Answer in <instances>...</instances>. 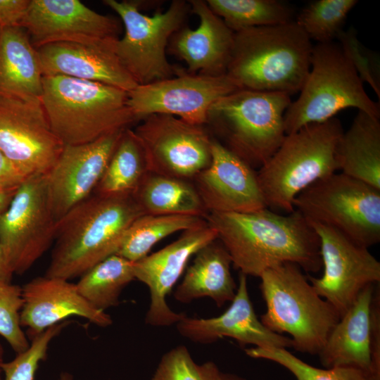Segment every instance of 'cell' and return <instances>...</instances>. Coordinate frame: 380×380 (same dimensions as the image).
<instances>
[{
	"label": "cell",
	"instance_id": "1",
	"mask_svg": "<svg viewBox=\"0 0 380 380\" xmlns=\"http://www.w3.org/2000/svg\"><path fill=\"white\" fill-rule=\"evenodd\" d=\"M228 251L234 267L260 277L284 262L306 272L322 267L319 236L297 210L281 215L265 208L250 213H210L205 217Z\"/></svg>",
	"mask_w": 380,
	"mask_h": 380
},
{
	"label": "cell",
	"instance_id": "2",
	"mask_svg": "<svg viewBox=\"0 0 380 380\" xmlns=\"http://www.w3.org/2000/svg\"><path fill=\"white\" fill-rule=\"evenodd\" d=\"M144 215L133 194H94L57 222L45 276L70 280L116 254L130 225Z\"/></svg>",
	"mask_w": 380,
	"mask_h": 380
},
{
	"label": "cell",
	"instance_id": "3",
	"mask_svg": "<svg viewBox=\"0 0 380 380\" xmlns=\"http://www.w3.org/2000/svg\"><path fill=\"white\" fill-rule=\"evenodd\" d=\"M313 46L295 22L234 32L226 74L240 89L298 92L310 71Z\"/></svg>",
	"mask_w": 380,
	"mask_h": 380
},
{
	"label": "cell",
	"instance_id": "4",
	"mask_svg": "<svg viewBox=\"0 0 380 380\" xmlns=\"http://www.w3.org/2000/svg\"><path fill=\"white\" fill-rule=\"evenodd\" d=\"M42 82V106L64 145L89 143L138 120L121 89L64 75L44 76Z\"/></svg>",
	"mask_w": 380,
	"mask_h": 380
},
{
	"label": "cell",
	"instance_id": "5",
	"mask_svg": "<svg viewBox=\"0 0 380 380\" xmlns=\"http://www.w3.org/2000/svg\"><path fill=\"white\" fill-rule=\"evenodd\" d=\"M343 132L340 120L333 118L286 134L275 153L256 172L267 207L290 213L299 193L336 172L338 147Z\"/></svg>",
	"mask_w": 380,
	"mask_h": 380
},
{
	"label": "cell",
	"instance_id": "6",
	"mask_svg": "<svg viewBox=\"0 0 380 380\" xmlns=\"http://www.w3.org/2000/svg\"><path fill=\"white\" fill-rule=\"evenodd\" d=\"M260 289L266 304L260 321L272 332L291 336L296 350L317 355L340 316L315 291L296 264L284 262L265 270Z\"/></svg>",
	"mask_w": 380,
	"mask_h": 380
},
{
	"label": "cell",
	"instance_id": "7",
	"mask_svg": "<svg viewBox=\"0 0 380 380\" xmlns=\"http://www.w3.org/2000/svg\"><path fill=\"white\" fill-rule=\"evenodd\" d=\"M299 92L284 113L286 134L335 118L348 108L380 117L379 103L367 95L351 62L334 42L313 46L310 71Z\"/></svg>",
	"mask_w": 380,
	"mask_h": 380
},
{
	"label": "cell",
	"instance_id": "8",
	"mask_svg": "<svg viewBox=\"0 0 380 380\" xmlns=\"http://www.w3.org/2000/svg\"><path fill=\"white\" fill-rule=\"evenodd\" d=\"M291 101L285 93L239 89L213 104L208 123L226 148L253 169L260 168L286 135L284 116Z\"/></svg>",
	"mask_w": 380,
	"mask_h": 380
},
{
	"label": "cell",
	"instance_id": "9",
	"mask_svg": "<svg viewBox=\"0 0 380 380\" xmlns=\"http://www.w3.org/2000/svg\"><path fill=\"white\" fill-rule=\"evenodd\" d=\"M293 205L309 222L331 227L360 246L380 241V190L342 172L313 182Z\"/></svg>",
	"mask_w": 380,
	"mask_h": 380
},
{
	"label": "cell",
	"instance_id": "10",
	"mask_svg": "<svg viewBox=\"0 0 380 380\" xmlns=\"http://www.w3.org/2000/svg\"><path fill=\"white\" fill-rule=\"evenodd\" d=\"M122 20L125 34L115 44L117 56L137 84H146L177 75L166 53L172 36L184 25L191 11L189 1L174 0L167 9L148 15L134 1L105 0Z\"/></svg>",
	"mask_w": 380,
	"mask_h": 380
},
{
	"label": "cell",
	"instance_id": "11",
	"mask_svg": "<svg viewBox=\"0 0 380 380\" xmlns=\"http://www.w3.org/2000/svg\"><path fill=\"white\" fill-rule=\"evenodd\" d=\"M56 226L44 175L27 177L0 217V246L13 274L27 272L47 251Z\"/></svg>",
	"mask_w": 380,
	"mask_h": 380
},
{
	"label": "cell",
	"instance_id": "12",
	"mask_svg": "<svg viewBox=\"0 0 380 380\" xmlns=\"http://www.w3.org/2000/svg\"><path fill=\"white\" fill-rule=\"evenodd\" d=\"M134 130L148 171L192 181L212 160V139L203 125L165 114H151Z\"/></svg>",
	"mask_w": 380,
	"mask_h": 380
},
{
	"label": "cell",
	"instance_id": "13",
	"mask_svg": "<svg viewBox=\"0 0 380 380\" xmlns=\"http://www.w3.org/2000/svg\"><path fill=\"white\" fill-rule=\"evenodd\" d=\"M239 89L227 74L211 76L178 71L174 77L138 84L128 92V104L138 120L151 114H165L205 126L213 104Z\"/></svg>",
	"mask_w": 380,
	"mask_h": 380
},
{
	"label": "cell",
	"instance_id": "14",
	"mask_svg": "<svg viewBox=\"0 0 380 380\" xmlns=\"http://www.w3.org/2000/svg\"><path fill=\"white\" fill-rule=\"evenodd\" d=\"M309 222L319 239L324 271L319 278L310 275L307 278L341 317L366 286L379 283L380 262L369 248L356 244L337 230Z\"/></svg>",
	"mask_w": 380,
	"mask_h": 380
},
{
	"label": "cell",
	"instance_id": "15",
	"mask_svg": "<svg viewBox=\"0 0 380 380\" xmlns=\"http://www.w3.org/2000/svg\"><path fill=\"white\" fill-rule=\"evenodd\" d=\"M379 286H366L334 326L318 354L324 367H350L380 380Z\"/></svg>",
	"mask_w": 380,
	"mask_h": 380
},
{
	"label": "cell",
	"instance_id": "16",
	"mask_svg": "<svg viewBox=\"0 0 380 380\" xmlns=\"http://www.w3.org/2000/svg\"><path fill=\"white\" fill-rule=\"evenodd\" d=\"M63 147L41 100L0 97V151L21 173L46 175Z\"/></svg>",
	"mask_w": 380,
	"mask_h": 380
},
{
	"label": "cell",
	"instance_id": "17",
	"mask_svg": "<svg viewBox=\"0 0 380 380\" xmlns=\"http://www.w3.org/2000/svg\"><path fill=\"white\" fill-rule=\"evenodd\" d=\"M124 129L89 143L64 145L44 175L49 205L57 222L94 191Z\"/></svg>",
	"mask_w": 380,
	"mask_h": 380
},
{
	"label": "cell",
	"instance_id": "18",
	"mask_svg": "<svg viewBox=\"0 0 380 380\" xmlns=\"http://www.w3.org/2000/svg\"><path fill=\"white\" fill-rule=\"evenodd\" d=\"M217 238L208 223L184 231L175 241L158 251L133 262L135 279L146 284L150 305L145 322L153 327L177 324L186 315L172 311L165 298L183 273L189 259L201 248Z\"/></svg>",
	"mask_w": 380,
	"mask_h": 380
},
{
	"label": "cell",
	"instance_id": "19",
	"mask_svg": "<svg viewBox=\"0 0 380 380\" xmlns=\"http://www.w3.org/2000/svg\"><path fill=\"white\" fill-rule=\"evenodd\" d=\"M211 149L210 165L192 180L207 212L250 213L267 208L254 169L216 139Z\"/></svg>",
	"mask_w": 380,
	"mask_h": 380
},
{
	"label": "cell",
	"instance_id": "20",
	"mask_svg": "<svg viewBox=\"0 0 380 380\" xmlns=\"http://www.w3.org/2000/svg\"><path fill=\"white\" fill-rule=\"evenodd\" d=\"M20 27L37 49L58 42H90L118 37L119 23L78 0H31Z\"/></svg>",
	"mask_w": 380,
	"mask_h": 380
},
{
	"label": "cell",
	"instance_id": "21",
	"mask_svg": "<svg viewBox=\"0 0 380 380\" xmlns=\"http://www.w3.org/2000/svg\"><path fill=\"white\" fill-rule=\"evenodd\" d=\"M118 39L42 45L37 51L43 76L64 75L108 84L129 92L138 84L117 56Z\"/></svg>",
	"mask_w": 380,
	"mask_h": 380
},
{
	"label": "cell",
	"instance_id": "22",
	"mask_svg": "<svg viewBox=\"0 0 380 380\" xmlns=\"http://www.w3.org/2000/svg\"><path fill=\"white\" fill-rule=\"evenodd\" d=\"M176 326L182 336L203 344L230 337L241 346L253 345L262 348L293 346L289 337L272 332L258 318L250 299L247 276L241 272L234 298L224 312L208 319L186 316Z\"/></svg>",
	"mask_w": 380,
	"mask_h": 380
},
{
	"label": "cell",
	"instance_id": "23",
	"mask_svg": "<svg viewBox=\"0 0 380 380\" xmlns=\"http://www.w3.org/2000/svg\"><path fill=\"white\" fill-rule=\"evenodd\" d=\"M22 291L20 324L27 328L30 338L71 316L84 318L101 327L113 322L109 315L91 305L70 280L37 277L22 286Z\"/></svg>",
	"mask_w": 380,
	"mask_h": 380
},
{
	"label": "cell",
	"instance_id": "24",
	"mask_svg": "<svg viewBox=\"0 0 380 380\" xmlns=\"http://www.w3.org/2000/svg\"><path fill=\"white\" fill-rule=\"evenodd\" d=\"M191 11L199 18L196 29L182 27L170 38L168 49L183 60L189 74L225 75L234 32L215 14L206 1L190 0Z\"/></svg>",
	"mask_w": 380,
	"mask_h": 380
},
{
	"label": "cell",
	"instance_id": "25",
	"mask_svg": "<svg viewBox=\"0 0 380 380\" xmlns=\"http://www.w3.org/2000/svg\"><path fill=\"white\" fill-rule=\"evenodd\" d=\"M43 73L37 49L21 27L0 34V97L41 100Z\"/></svg>",
	"mask_w": 380,
	"mask_h": 380
},
{
	"label": "cell",
	"instance_id": "26",
	"mask_svg": "<svg viewBox=\"0 0 380 380\" xmlns=\"http://www.w3.org/2000/svg\"><path fill=\"white\" fill-rule=\"evenodd\" d=\"M194 255L192 264L175 291V298L188 303L199 298L208 297L218 307L232 302L237 285L231 273V256L222 243L217 238Z\"/></svg>",
	"mask_w": 380,
	"mask_h": 380
},
{
	"label": "cell",
	"instance_id": "27",
	"mask_svg": "<svg viewBox=\"0 0 380 380\" xmlns=\"http://www.w3.org/2000/svg\"><path fill=\"white\" fill-rule=\"evenodd\" d=\"M338 170L380 190L379 118L358 110L338 147Z\"/></svg>",
	"mask_w": 380,
	"mask_h": 380
},
{
	"label": "cell",
	"instance_id": "28",
	"mask_svg": "<svg viewBox=\"0 0 380 380\" xmlns=\"http://www.w3.org/2000/svg\"><path fill=\"white\" fill-rule=\"evenodd\" d=\"M133 195L144 214L193 215L208 213L191 181L148 171Z\"/></svg>",
	"mask_w": 380,
	"mask_h": 380
},
{
	"label": "cell",
	"instance_id": "29",
	"mask_svg": "<svg viewBox=\"0 0 380 380\" xmlns=\"http://www.w3.org/2000/svg\"><path fill=\"white\" fill-rule=\"evenodd\" d=\"M148 172L144 151L134 130H123L94 194H133Z\"/></svg>",
	"mask_w": 380,
	"mask_h": 380
},
{
	"label": "cell",
	"instance_id": "30",
	"mask_svg": "<svg viewBox=\"0 0 380 380\" xmlns=\"http://www.w3.org/2000/svg\"><path fill=\"white\" fill-rule=\"evenodd\" d=\"M134 279L133 262L114 254L83 274L75 284L91 305L105 312L119 304L121 292Z\"/></svg>",
	"mask_w": 380,
	"mask_h": 380
},
{
	"label": "cell",
	"instance_id": "31",
	"mask_svg": "<svg viewBox=\"0 0 380 380\" xmlns=\"http://www.w3.org/2000/svg\"><path fill=\"white\" fill-rule=\"evenodd\" d=\"M206 223L205 218L193 215H142L128 228L116 254L135 262L165 237Z\"/></svg>",
	"mask_w": 380,
	"mask_h": 380
},
{
	"label": "cell",
	"instance_id": "32",
	"mask_svg": "<svg viewBox=\"0 0 380 380\" xmlns=\"http://www.w3.org/2000/svg\"><path fill=\"white\" fill-rule=\"evenodd\" d=\"M234 32L290 22L293 9L281 0H206Z\"/></svg>",
	"mask_w": 380,
	"mask_h": 380
},
{
	"label": "cell",
	"instance_id": "33",
	"mask_svg": "<svg viewBox=\"0 0 380 380\" xmlns=\"http://www.w3.org/2000/svg\"><path fill=\"white\" fill-rule=\"evenodd\" d=\"M357 3L356 0H316L303 8L294 20L310 40L333 42L343 30L348 14Z\"/></svg>",
	"mask_w": 380,
	"mask_h": 380
},
{
	"label": "cell",
	"instance_id": "34",
	"mask_svg": "<svg viewBox=\"0 0 380 380\" xmlns=\"http://www.w3.org/2000/svg\"><path fill=\"white\" fill-rule=\"evenodd\" d=\"M245 352L251 357L277 363L289 370L296 380H368L362 372L350 367L320 369L313 367L286 348L254 347L246 349Z\"/></svg>",
	"mask_w": 380,
	"mask_h": 380
},
{
	"label": "cell",
	"instance_id": "35",
	"mask_svg": "<svg viewBox=\"0 0 380 380\" xmlns=\"http://www.w3.org/2000/svg\"><path fill=\"white\" fill-rule=\"evenodd\" d=\"M220 371L212 361L198 365L184 346L165 353L151 380H218Z\"/></svg>",
	"mask_w": 380,
	"mask_h": 380
},
{
	"label": "cell",
	"instance_id": "36",
	"mask_svg": "<svg viewBox=\"0 0 380 380\" xmlns=\"http://www.w3.org/2000/svg\"><path fill=\"white\" fill-rule=\"evenodd\" d=\"M69 324L62 322L32 337L26 350L4 363V380H34L39 363L47 357L51 342Z\"/></svg>",
	"mask_w": 380,
	"mask_h": 380
},
{
	"label": "cell",
	"instance_id": "37",
	"mask_svg": "<svg viewBox=\"0 0 380 380\" xmlns=\"http://www.w3.org/2000/svg\"><path fill=\"white\" fill-rule=\"evenodd\" d=\"M23 306L22 286L0 282V335L16 354L26 350L30 344L20 324Z\"/></svg>",
	"mask_w": 380,
	"mask_h": 380
},
{
	"label": "cell",
	"instance_id": "38",
	"mask_svg": "<svg viewBox=\"0 0 380 380\" xmlns=\"http://www.w3.org/2000/svg\"><path fill=\"white\" fill-rule=\"evenodd\" d=\"M338 44L355 68L362 82L367 83L380 98L379 58L358 40L353 27L342 30L337 37Z\"/></svg>",
	"mask_w": 380,
	"mask_h": 380
},
{
	"label": "cell",
	"instance_id": "39",
	"mask_svg": "<svg viewBox=\"0 0 380 380\" xmlns=\"http://www.w3.org/2000/svg\"><path fill=\"white\" fill-rule=\"evenodd\" d=\"M31 0H0V29L20 27Z\"/></svg>",
	"mask_w": 380,
	"mask_h": 380
},
{
	"label": "cell",
	"instance_id": "40",
	"mask_svg": "<svg viewBox=\"0 0 380 380\" xmlns=\"http://www.w3.org/2000/svg\"><path fill=\"white\" fill-rule=\"evenodd\" d=\"M27 177L0 151V189H16Z\"/></svg>",
	"mask_w": 380,
	"mask_h": 380
},
{
	"label": "cell",
	"instance_id": "41",
	"mask_svg": "<svg viewBox=\"0 0 380 380\" xmlns=\"http://www.w3.org/2000/svg\"><path fill=\"white\" fill-rule=\"evenodd\" d=\"M13 274L0 246V282H11Z\"/></svg>",
	"mask_w": 380,
	"mask_h": 380
},
{
	"label": "cell",
	"instance_id": "42",
	"mask_svg": "<svg viewBox=\"0 0 380 380\" xmlns=\"http://www.w3.org/2000/svg\"><path fill=\"white\" fill-rule=\"evenodd\" d=\"M18 188L0 189V217L8 209Z\"/></svg>",
	"mask_w": 380,
	"mask_h": 380
},
{
	"label": "cell",
	"instance_id": "43",
	"mask_svg": "<svg viewBox=\"0 0 380 380\" xmlns=\"http://www.w3.org/2000/svg\"><path fill=\"white\" fill-rule=\"evenodd\" d=\"M218 380H246V379L232 373L220 372Z\"/></svg>",
	"mask_w": 380,
	"mask_h": 380
},
{
	"label": "cell",
	"instance_id": "44",
	"mask_svg": "<svg viewBox=\"0 0 380 380\" xmlns=\"http://www.w3.org/2000/svg\"><path fill=\"white\" fill-rule=\"evenodd\" d=\"M4 362V350L0 343V380H4L3 365Z\"/></svg>",
	"mask_w": 380,
	"mask_h": 380
},
{
	"label": "cell",
	"instance_id": "45",
	"mask_svg": "<svg viewBox=\"0 0 380 380\" xmlns=\"http://www.w3.org/2000/svg\"><path fill=\"white\" fill-rule=\"evenodd\" d=\"M59 380H74L72 376L68 372H62L60 375Z\"/></svg>",
	"mask_w": 380,
	"mask_h": 380
},
{
	"label": "cell",
	"instance_id": "46",
	"mask_svg": "<svg viewBox=\"0 0 380 380\" xmlns=\"http://www.w3.org/2000/svg\"><path fill=\"white\" fill-rule=\"evenodd\" d=\"M1 30L0 29V34H1Z\"/></svg>",
	"mask_w": 380,
	"mask_h": 380
}]
</instances>
